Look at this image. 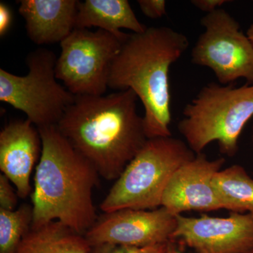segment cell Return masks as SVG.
I'll return each instance as SVG.
<instances>
[{"label": "cell", "instance_id": "cell-1", "mask_svg": "<svg viewBox=\"0 0 253 253\" xmlns=\"http://www.w3.org/2000/svg\"><path fill=\"white\" fill-rule=\"evenodd\" d=\"M137 100L131 89L106 96H76L56 125L106 180L116 181L148 140Z\"/></svg>", "mask_w": 253, "mask_h": 253}, {"label": "cell", "instance_id": "cell-2", "mask_svg": "<svg viewBox=\"0 0 253 253\" xmlns=\"http://www.w3.org/2000/svg\"><path fill=\"white\" fill-rule=\"evenodd\" d=\"M42 142L31 195L32 228L57 221L85 235L97 219L93 190L100 176L94 166L78 153L56 126L38 128Z\"/></svg>", "mask_w": 253, "mask_h": 253}, {"label": "cell", "instance_id": "cell-3", "mask_svg": "<svg viewBox=\"0 0 253 253\" xmlns=\"http://www.w3.org/2000/svg\"><path fill=\"white\" fill-rule=\"evenodd\" d=\"M186 36L172 28L150 27L129 34L110 71L109 88L131 89L142 103L148 139L172 136L169 73L189 47Z\"/></svg>", "mask_w": 253, "mask_h": 253}, {"label": "cell", "instance_id": "cell-4", "mask_svg": "<svg viewBox=\"0 0 253 253\" xmlns=\"http://www.w3.org/2000/svg\"><path fill=\"white\" fill-rule=\"evenodd\" d=\"M177 128L196 154L217 141L219 151L233 157L239 140L253 117V84L235 86L210 83L183 110Z\"/></svg>", "mask_w": 253, "mask_h": 253}, {"label": "cell", "instance_id": "cell-5", "mask_svg": "<svg viewBox=\"0 0 253 253\" xmlns=\"http://www.w3.org/2000/svg\"><path fill=\"white\" fill-rule=\"evenodd\" d=\"M196 155L186 142L172 136L148 139L115 181L100 208L111 212L161 208L169 179Z\"/></svg>", "mask_w": 253, "mask_h": 253}, {"label": "cell", "instance_id": "cell-6", "mask_svg": "<svg viewBox=\"0 0 253 253\" xmlns=\"http://www.w3.org/2000/svg\"><path fill=\"white\" fill-rule=\"evenodd\" d=\"M56 61L52 51L38 48L26 56V76L0 69V101L22 111L38 128L56 126L76 99L58 83Z\"/></svg>", "mask_w": 253, "mask_h": 253}, {"label": "cell", "instance_id": "cell-7", "mask_svg": "<svg viewBox=\"0 0 253 253\" xmlns=\"http://www.w3.org/2000/svg\"><path fill=\"white\" fill-rule=\"evenodd\" d=\"M126 40L101 29L75 28L60 43L56 79L75 96L104 95L111 66Z\"/></svg>", "mask_w": 253, "mask_h": 253}, {"label": "cell", "instance_id": "cell-8", "mask_svg": "<svg viewBox=\"0 0 253 253\" xmlns=\"http://www.w3.org/2000/svg\"><path fill=\"white\" fill-rule=\"evenodd\" d=\"M204 31L191 51L195 65L212 70L218 83L253 84V45L239 23L222 8L201 18Z\"/></svg>", "mask_w": 253, "mask_h": 253}, {"label": "cell", "instance_id": "cell-9", "mask_svg": "<svg viewBox=\"0 0 253 253\" xmlns=\"http://www.w3.org/2000/svg\"><path fill=\"white\" fill-rule=\"evenodd\" d=\"M176 216L166 208L122 209L104 212L86 233L91 246L111 244L146 247L173 241Z\"/></svg>", "mask_w": 253, "mask_h": 253}, {"label": "cell", "instance_id": "cell-10", "mask_svg": "<svg viewBox=\"0 0 253 253\" xmlns=\"http://www.w3.org/2000/svg\"><path fill=\"white\" fill-rule=\"evenodd\" d=\"M172 240L196 253H246L253 249V214L231 212L226 217L176 215Z\"/></svg>", "mask_w": 253, "mask_h": 253}, {"label": "cell", "instance_id": "cell-11", "mask_svg": "<svg viewBox=\"0 0 253 253\" xmlns=\"http://www.w3.org/2000/svg\"><path fill=\"white\" fill-rule=\"evenodd\" d=\"M224 163V158L210 160L203 153L196 154L169 179L161 207L175 216L189 211L206 212L224 209L213 185V178Z\"/></svg>", "mask_w": 253, "mask_h": 253}, {"label": "cell", "instance_id": "cell-12", "mask_svg": "<svg viewBox=\"0 0 253 253\" xmlns=\"http://www.w3.org/2000/svg\"><path fill=\"white\" fill-rule=\"evenodd\" d=\"M42 151L39 129L29 120H15L0 131V169L11 181L18 197L31 196V176Z\"/></svg>", "mask_w": 253, "mask_h": 253}, {"label": "cell", "instance_id": "cell-13", "mask_svg": "<svg viewBox=\"0 0 253 253\" xmlns=\"http://www.w3.org/2000/svg\"><path fill=\"white\" fill-rule=\"evenodd\" d=\"M78 0H20L18 12L38 45L62 42L76 28Z\"/></svg>", "mask_w": 253, "mask_h": 253}, {"label": "cell", "instance_id": "cell-14", "mask_svg": "<svg viewBox=\"0 0 253 253\" xmlns=\"http://www.w3.org/2000/svg\"><path fill=\"white\" fill-rule=\"evenodd\" d=\"M97 27L127 39L129 34L121 31L127 29L133 33H142L147 27L136 18L127 0H85L79 1L76 28L89 29Z\"/></svg>", "mask_w": 253, "mask_h": 253}, {"label": "cell", "instance_id": "cell-15", "mask_svg": "<svg viewBox=\"0 0 253 253\" xmlns=\"http://www.w3.org/2000/svg\"><path fill=\"white\" fill-rule=\"evenodd\" d=\"M85 236L54 221L31 228L14 253H89Z\"/></svg>", "mask_w": 253, "mask_h": 253}, {"label": "cell", "instance_id": "cell-16", "mask_svg": "<svg viewBox=\"0 0 253 253\" xmlns=\"http://www.w3.org/2000/svg\"><path fill=\"white\" fill-rule=\"evenodd\" d=\"M213 185L224 209L253 214V179L243 166L221 169L213 178Z\"/></svg>", "mask_w": 253, "mask_h": 253}, {"label": "cell", "instance_id": "cell-17", "mask_svg": "<svg viewBox=\"0 0 253 253\" xmlns=\"http://www.w3.org/2000/svg\"><path fill=\"white\" fill-rule=\"evenodd\" d=\"M33 221L32 205L22 204L14 211L0 209V253L16 252Z\"/></svg>", "mask_w": 253, "mask_h": 253}, {"label": "cell", "instance_id": "cell-18", "mask_svg": "<svg viewBox=\"0 0 253 253\" xmlns=\"http://www.w3.org/2000/svg\"><path fill=\"white\" fill-rule=\"evenodd\" d=\"M174 241L167 244L155 245L146 247L122 246L111 244L91 246L89 253H179L174 244Z\"/></svg>", "mask_w": 253, "mask_h": 253}, {"label": "cell", "instance_id": "cell-19", "mask_svg": "<svg viewBox=\"0 0 253 253\" xmlns=\"http://www.w3.org/2000/svg\"><path fill=\"white\" fill-rule=\"evenodd\" d=\"M17 191L12 183L3 174H0V209L14 211L18 204Z\"/></svg>", "mask_w": 253, "mask_h": 253}, {"label": "cell", "instance_id": "cell-20", "mask_svg": "<svg viewBox=\"0 0 253 253\" xmlns=\"http://www.w3.org/2000/svg\"><path fill=\"white\" fill-rule=\"evenodd\" d=\"M137 3L141 12L146 17L156 19L162 18L167 14V2L164 0H139Z\"/></svg>", "mask_w": 253, "mask_h": 253}, {"label": "cell", "instance_id": "cell-21", "mask_svg": "<svg viewBox=\"0 0 253 253\" xmlns=\"http://www.w3.org/2000/svg\"><path fill=\"white\" fill-rule=\"evenodd\" d=\"M230 2L228 0H192L191 4L204 12L211 14L216 10L221 9L223 5Z\"/></svg>", "mask_w": 253, "mask_h": 253}, {"label": "cell", "instance_id": "cell-22", "mask_svg": "<svg viewBox=\"0 0 253 253\" xmlns=\"http://www.w3.org/2000/svg\"><path fill=\"white\" fill-rule=\"evenodd\" d=\"M12 12L7 4L0 3V36L4 37L12 24Z\"/></svg>", "mask_w": 253, "mask_h": 253}, {"label": "cell", "instance_id": "cell-23", "mask_svg": "<svg viewBox=\"0 0 253 253\" xmlns=\"http://www.w3.org/2000/svg\"><path fill=\"white\" fill-rule=\"evenodd\" d=\"M247 36L249 37L250 41L252 42L253 45V23L251 25L249 29H248L247 33H246Z\"/></svg>", "mask_w": 253, "mask_h": 253}, {"label": "cell", "instance_id": "cell-24", "mask_svg": "<svg viewBox=\"0 0 253 253\" xmlns=\"http://www.w3.org/2000/svg\"><path fill=\"white\" fill-rule=\"evenodd\" d=\"M244 253H253V249L251 250V251H248V252Z\"/></svg>", "mask_w": 253, "mask_h": 253}, {"label": "cell", "instance_id": "cell-25", "mask_svg": "<svg viewBox=\"0 0 253 253\" xmlns=\"http://www.w3.org/2000/svg\"><path fill=\"white\" fill-rule=\"evenodd\" d=\"M252 139L253 141V129H252Z\"/></svg>", "mask_w": 253, "mask_h": 253}]
</instances>
